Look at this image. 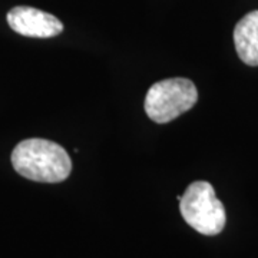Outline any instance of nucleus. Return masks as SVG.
<instances>
[{
	"instance_id": "nucleus-4",
	"label": "nucleus",
	"mask_w": 258,
	"mask_h": 258,
	"mask_svg": "<svg viewBox=\"0 0 258 258\" xmlns=\"http://www.w3.org/2000/svg\"><path fill=\"white\" fill-rule=\"evenodd\" d=\"M8 23L16 33L28 37H47L57 36L62 33L63 25L53 15L43 10L18 6L8 13Z\"/></svg>"
},
{
	"instance_id": "nucleus-3",
	"label": "nucleus",
	"mask_w": 258,
	"mask_h": 258,
	"mask_svg": "<svg viewBox=\"0 0 258 258\" xmlns=\"http://www.w3.org/2000/svg\"><path fill=\"white\" fill-rule=\"evenodd\" d=\"M198 101V91L192 81L185 78H171L154 83L145 96L148 118L166 123L189 111Z\"/></svg>"
},
{
	"instance_id": "nucleus-2",
	"label": "nucleus",
	"mask_w": 258,
	"mask_h": 258,
	"mask_svg": "<svg viewBox=\"0 0 258 258\" xmlns=\"http://www.w3.org/2000/svg\"><path fill=\"white\" fill-rule=\"evenodd\" d=\"M179 211L185 222L203 235H217L225 227V208L210 182L189 185L179 200Z\"/></svg>"
},
{
	"instance_id": "nucleus-1",
	"label": "nucleus",
	"mask_w": 258,
	"mask_h": 258,
	"mask_svg": "<svg viewBox=\"0 0 258 258\" xmlns=\"http://www.w3.org/2000/svg\"><path fill=\"white\" fill-rule=\"evenodd\" d=\"M12 164L19 175L30 181L56 184L72 171V161L59 144L47 139H25L12 152Z\"/></svg>"
},
{
	"instance_id": "nucleus-5",
	"label": "nucleus",
	"mask_w": 258,
	"mask_h": 258,
	"mask_svg": "<svg viewBox=\"0 0 258 258\" xmlns=\"http://www.w3.org/2000/svg\"><path fill=\"white\" fill-rule=\"evenodd\" d=\"M235 50L244 63L258 66V10L249 12L234 29Z\"/></svg>"
}]
</instances>
